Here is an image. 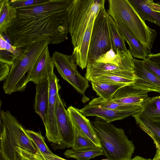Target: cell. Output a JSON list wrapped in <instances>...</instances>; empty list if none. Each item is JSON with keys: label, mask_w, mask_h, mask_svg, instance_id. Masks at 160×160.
Returning <instances> with one entry per match:
<instances>
[{"label": "cell", "mask_w": 160, "mask_h": 160, "mask_svg": "<svg viewBox=\"0 0 160 160\" xmlns=\"http://www.w3.org/2000/svg\"><path fill=\"white\" fill-rule=\"evenodd\" d=\"M8 64L0 62V81L5 80L8 76L10 70Z\"/></svg>", "instance_id": "obj_33"}, {"label": "cell", "mask_w": 160, "mask_h": 160, "mask_svg": "<svg viewBox=\"0 0 160 160\" xmlns=\"http://www.w3.org/2000/svg\"><path fill=\"white\" fill-rule=\"evenodd\" d=\"M52 68L48 75L49 82V101L47 113L43 123L46 137L54 149H60L61 141L55 113L57 99L61 87L59 80Z\"/></svg>", "instance_id": "obj_7"}, {"label": "cell", "mask_w": 160, "mask_h": 160, "mask_svg": "<svg viewBox=\"0 0 160 160\" xmlns=\"http://www.w3.org/2000/svg\"><path fill=\"white\" fill-rule=\"evenodd\" d=\"M109 15L118 18L139 42L148 57L156 38V30L149 27L141 18L128 0H109Z\"/></svg>", "instance_id": "obj_4"}, {"label": "cell", "mask_w": 160, "mask_h": 160, "mask_svg": "<svg viewBox=\"0 0 160 160\" xmlns=\"http://www.w3.org/2000/svg\"><path fill=\"white\" fill-rule=\"evenodd\" d=\"M7 41L1 34H0V50L5 49Z\"/></svg>", "instance_id": "obj_35"}, {"label": "cell", "mask_w": 160, "mask_h": 160, "mask_svg": "<svg viewBox=\"0 0 160 160\" xmlns=\"http://www.w3.org/2000/svg\"><path fill=\"white\" fill-rule=\"evenodd\" d=\"M142 61L145 66L160 79V68L150 61L148 58Z\"/></svg>", "instance_id": "obj_32"}, {"label": "cell", "mask_w": 160, "mask_h": 160, "mask_svg": "<svg viewBox=\"0 0 160 160\" xmlns=\"http://www.w3.org/2000/svg\"><path fill=\"white\" fill-rule=\"evenodd\" d=\"M105 0H72L67 8L68 29L74 48L81 43L88 27L94 21Z\"/></svg>", "instance_id": "obj_5"}, {"label": "cell", "mask_w": 160, "mask_h": 160, "mask_svg": "<svg viewBox=\"0 0 160 160\" xmlns=\"http://www.w3.org/2000/svg\"><path fill=\"white\" fill-rule=\"evenodd\" d=\"M136 123L153 140L157 149L160 150V121H152L139 113L132 116Z\"/></svg>", "instance_id": "obj_21"}, {"label": "cell", "mask_w": 160, "mask_h": 160, "mask_svg": "<svg viewBox=\"0 0 160 160\" xmlns=\"http://www.w3.org/2000/svg\"><path fill=\"white\" fill-rule=\"evenodd\" d=\"M108 15L104 7L94 21L88 62L95 60L99 56L110 51L112 48L107 22Z\"/></svg>", "instance_id": "obj_8"}, {"label": "cell", "mask_w": 160, "mask_h": 160, "mask_svg": "<svg viewBox=\"0 0 160 160\" xmlns=\"http://www.w3.org/2000/svg\"><path fill=\"white\" fill-rule=\"evenodd\" d=\"M131 160H149V159L144 158L139 156H136L132 159H131Z\"/></svg>", "instance_id": "obj_38"}, {"label": "cell", "mask_w": 160, "mask_h": 160, "mask_svg": "<svg viewBox=\"0 0 160 160\" xmlns=\"http://www.w3.org/2000/svg\"><path fill=\"white\" fill-rule=\"evenodd\" d=\"M17 17V10L8 0H0V33L6 32Z\"/></svg>", "instance_id": "obj_22"}, {"label": "cell", "mask_w": 160, "mask_h": 160, "mask_svg": "<svg viewBox=\"0 0 160 160\" xmlns=\"http://www.w3.org/2000/svg\"><path fill=\"white\" fill-rule=\"evenodd\" d=\"M0 120V154L9 160H21L16 148L33 153L36 152L24 128L9 111L1 110Z\"/></svg>", "instance_id": "obj_3"}, {"label": "cell", "mask_w": 160, "mask_h": 160, "mask_svg": "<svg viewBox=\"0 0 160 160\" xmlns=\"http://www.w3.org/2000/svg\"><path fill=\"white\" fill-rule=\"evenodd\" d=\"M85 78L88 81L104 74H113L135 80L134 65L132 63L117 65L111 63L88 62Z\"/></svg>", "instance_id": "obj_10"}, {"label": "cell", "mask_w": 160, "mask_h": 160, "mask_svg": "<svg viewBox=\"0 0 160 160\" xmlns=\"http://www.w3.org/2000/svg\"><path fill=\"white\" fill-rule=\"evenodd\" d=\"M55 66L47 46L39 57L33 67L26 75L24 82L26 87L27 83L32 82L37 84L48 78L50 70Z\"/></svg>", "instance_id": "obj_14"}, {"label": "cell", "mask_w": 160, "mask_h": 160, "mask_svg": "<svg viewBox=\"0 0 160 160\" xmlns=\"http://www.w3.org/2000/svg\"><path fill=\"white\" fill-rule=\"evenodd\" d=\"M52 58L61 77L81 94H84L89 86L88 81L78 72L73 55H65L55 51Z\"/></svg>", "instance_id": "obj_9"}, {"label": "cell", "mask_w": 160, "mask_h": 160, "mask_svg": "<svg viewBox=\"0 0 160 160\" xmlns=\"http://www.w3.org/2000/svg\"><path fill=\"white\" fill-rule=\"evenodd\" d=\"M142 109L141 106L137 108L124 110L104 108L98 106H91L88 104L80 109L85 117L94 116L100 117L107 122L121 120L129 116L139 113Z\"/></svg>", "instance_id": "obj_13"}, {"label": "cell", "mask_w": 160, "mask_h": 160, "mask_svg": "<svg viewBox=\"0 0 160 160\" xmlns=\"http://www.w3.org/2000/svg\"><path fill=\"white\" fill-rule=\"evenodd\" d=\"M74 131V138L71 149L75 151L88 150L97 147L71 119Z\"/></svg>", "instance_id": "obj_26"}, {"label": "cell", "mask_w": 160, "mask_h": 160, "mask_svg": "<svg viewBox=\"0 0 160 160\" xmlns=\"http://www.w3.org/2000/svg\"><path fill=\"white\" fill-rule=\"evenodd\" d=\"M55 113L61 141L60 149L71 148L74 138L73 126L69 114L59 94L56 101Z\"/></svg>", "instance_id": "obj_11"}, {"label": "cell", "mask_w": 160, "mask_h": 160, "mask_svg": "<svg viewBox=\"0 0 160 160\" xmlns=\"http://www.w3.org/2000/svg\"><path fill=\"white\" fill-rule=\"evenodd\" d=\"M89 81H96L107 83L130 85L134 83L135 80L118 75L104 74L92 78Z\"/></svg>", "instance_id": "obj_30"}, {"label": "cell", "mask_w": 160, "mask_h": 160, "mask_svg": "<svg viewBox=\"0 0 160 160\" xmlns=\"http://www.w3.org/2000/svg\"><path fill=\"white\" fill-rule=\"evenodd\" d=\"M21 159H22V160H26L24 159L23 158H21Z\"/></svg>", "instance_id": "obj_41"}, {"label": "cell", "mask_w": 160, "mask_h": 160, "mask_svg": "<svg viewBox=\"0 0 160 160\" xmlns=\"http://www.w3.org/2000/svg\"><path fill=\"white\" fill-rule=\"evenodd\" d=\"M88 104L91 106H98L106 109L120 110H128L142 106L118 102L112 100H105L99 97L93 98L89 102Z\"/></svg>", "instance_id": "obj_27"}, {"label": "cell", "mask_w": 160, "mask_h": 160, "mask_svg": "<svg viewBox=\"0 0 160 160\" xmlns=\"http://www.w3.org/2000/svg\"><path fill=\"white\" fill-rule=\"evenodd\" d=\"M68 6L34 14L17 12L12 26L6 32L13 46L26 49L42 40L49 39L50 44H58L67 39Z\"/></svg>", "instance_id": "obj_1"}, {"label": "cell", "mask_w": 160, "mask_h": 160, "mask_svg": "<svg viewBox=\"0 0 160 160\" xmlns=\"http://www.w3.org/2000/svg\"><path fill=\"white\" fill-rule=\"evenodd\" d=\"M151 4L153 8L156 11L160 12V3H155L153 0H151Z\"/></svg>", "instance_id": "obj_36"}, {"label": "cell", "mask_w": 160, "mask_h": 160, "mask_svg": "<svg viewBox=\"0 0 160 160\" xmlns=\"http://www.w3.org/2000/svg\"><path fill=\"white\" fill-rule=\"evenodd\" d=\"M94 22L87 28L81 43L79 46L74 48L72 53L77 65L82 69L87 66L91 37Z\"/></svg>", "instance_id": "obj_20"}, {"label": "cell", "mask_w": 160, "mask_h": 160, "mask_svg": "<svg viewBox=\"0 0 160 160\" xmlns=\"http://www.w3.org/2000/svg\"><path fill=\"white\" fill-rule=\"evenodd\" d=\"M50 44L49 39L31 44L11 67L9 74L4 81L3 86L6 94H10L17 91H23L25 78L34 66L46 47Z\"/></svg>", "instance_id": "obj_6"}, {"label": "cell", "mask_w": 160, "mask_h": 160, "mask_svg": "<svg viewBox=\"0 0 160 160\" xmlns=\"http://www.w3.org/2000/svg\"><path fill=\"white\" fill-rule=\"evenodd\" d=\"M107 22L112 48L116 52L117 50L120 52H126L127 49L125 40L119 32L116 24L112 17L108 15Z\"/></svg>", "instance_id": "obj_24"}, {"label": "cell", "mask_w": 160, "mask_h": 160, "mask_svg": "<svg viewBox=\"0 0 160 160\" xmlns=\"http://www.w3.org/2000/svg\"><path fill=\"white\" fill-rule=\"evenodd\" d=\"M49 0H12L9 1L10 4L16 9L34 6L41 4Z\"/></svg>", "instance_id": "obj_31"}, {"label": "cell", "mask_w": 160, "mask_h": 160, "mask_svg": "<svg viewBox=\"0 0 160 160\" xmlns=\"http://www.w3.org/2000/svg\"><path fill=\"white\" fill-rule=\"evenodd\" d=\"M142 107L141 116L151 121H160V96L149 97Z\"/></svg>", "instance_id": "obj_23"}, {"label": "cell", "mask_w": 160, "mask_h": 160, "mask_svg": "<svg viewBox=\"0 0 160 160\" xmlns=\"http://www.w3.org/2000/svg\"><path fill=\"white\" fill-rule=\"evenodd\" d=\"M49 101V82L45 79L36 84V95L34 104L35 112L44 123L47 113Z\"/></svg>", "instance_id": "obj_17"}, {"label": "cell", "mask_w": 160, "mask_h": 160, "mask_svg": "<svg viewBox=\"0 0 160 160\" xmlns=\"http://www.w3.org/2000/svg\"><path fill=\"white\" fill-rule=\"evenodd\" d=\"M91 122L101 148L109 160H131L135 147L124 130L110 122L95 120Z\"/></svg>", "instance_id": "obj_2"}, {"label": "cell", "mask_w": 160, "mask_h": 160, "mask_svg": "<svg viewBox=\"0 0 160 160\" xmlns=\"http://www.w3.org/2000/svg\"><path fill=\"white\" fill-rule=\"evenodd\" d=\"M128 1L143 21L148 20L160 27V12L153 8L151 0Z\"/></svg>", "instance_id": "obj_19"}, {"label": "cell", "mask_w": 160, "mask_h": 160, "mask_svg": "<svg viewBox=\"0 0 160 160\" xmlns=\"http://www.w3.org/2000/svg\"><path fill=\"white\" fill-rule=\"evenodd\" d=\"M149 159V160H152V159Z\"/></svg>", "instance_id": "obj_42"}, {"label": "cell", "mask_w": 160, "mask_h": 160, "mask_svg": "<svg viewBox=\"0 0 160 160\" xmlns=\"http://www.w3.org/2000/svg\"><path fill=\"white\" fill-rule=\"evenodd\" d=\"M64 154L68 158H72L78 160H89L96 156L104 155L102 149L97 147L88 150L77 151L69 149Z\"/></svg>", "instance_id": "obj_28"}, {"label": "cell", "mask_w": 160, "mask_h": 160, "mask_svg": "<svg viewBox=\"0 0 160 160\" xmlns=\"http://www.w3.org/2000/svg\"><path fill=\"white\" fill-rule=\"evenodd\" d=\"M148 58L160 68V52L156 54H152Z\"/></svg>", "instance_id": "obj_34"}, {"label": "cell", "mask_w": 160, "mask_h": 160, "mask_svg": "<svg viewBox=\"0 0 160 160\" xmlns=\"http://www.w3.org/2000/svg\"><path fill=\"white\" fill-rule=\"evenodd\" d=\"M0 160H9L6 158L4 156L0 154Z\"/></svg>", "instance_id": "obj_39"}, {"label": "cell", "mask_w": 160, "mask_h": 160, "mask_svg": "<svg viewBox=\"0 0 160 160\" xmlns=\"http://www.w3.org/2000/svg\"><path fill=\"white\" fill-rule=\"evenodd\" d=\"M152 160H160V150L157 149L156 153Z\"/></svg>", "instance_id": "obj_37"}, {"label": "cell", "mask_w": 160, "mask_h": 160, "mask_svg": "<svg viewBox=\"0 0 160 160\" xmlns=\"http://www.w3.org/2000/svg\"><path fill=\"white\" fill-rule=\"evenodd\" d=\"M149 97L147 92L136 88L131 84L120 88L115 93L112 100L118 102L142 107Z\"/></svg>", "instance_id": "obj_15"}, {"label": "cell", "mask_w": 160, "mask_h": 160, "mask_svg": "<svg viewBox=\"0 0 160 160\" xmlns=\"http://www.w3.org/2000/svg\"><path fill=\"white\" fill-rule=\"evenodd\" d=\"M135 82L132 85L148 93L154 92L160 93V79L144 65L142 60L134 58Z\"/></svg>", "instance_id": "obj_12"}, {"label": "cell", "mask_w": 160, "mask_h": 160, "mask_svg": "<svg viewBox=\"0 0 160 160\" xmlns=\"http://www.w3.org/2000/svg\"><path fill=\"white\" fill-rule=\"evenodd\" d=\"M67 110L71 119L79 128L97 147L101 148L99 140L89 120L82 114L80 109L70 106L68 108Z\"/></svg>", "instance_id": "obj_18"}, {"label": "cell", "mask_w": 160, "mask_h": 160, "mask_svg": "<svg viewBox=\"0 0 160 160\" xmlns=\"http://www.w3.org/2000/svg\"><path fill=\"white\" fill-rule=\"evenodd\" d=\"M93 89L99 97L105 100H112L115 93L121 88L128 85L91 81Z\"/></svg>", "instance_id": "obj_25"}, {"label": "cell", "mask_w": 160, "mask_h": 160, "mask_svg": "<svg viewBox=\"0 0 160 160\" xmlns=\"http://www.w3.org/2000/svg\"><path fill=\"white\" fill-rule=\"evenodd\" d=\"M101 160H109L108 159H102Z\"/></svg>", "instance_id": "obj_40"}, {"label": "cell", "mask_w": 160, "mask_h": 160, "mask_svg": "<svg viewBox=\"0 0 160 160\" xmlns=\"http://www.w3.org/2000/svg\"><path fill=\"white\" fill-rule=\"evenodd\" d=\"M25 132L35 146L37 151L49 154H53L49 149L45 142V138L40 131L35 132L33 131L24 129Z\"/></svg>", "instance_id": "obj_29"}, {"label": "cell", "mask_w": 160, "mask_h": 160, "mask_svg": "<svg viewBox=\"0 0 160 160\" xmlns=\"http://www.w3.org/2000/svg\"><path fill=\"white\" fill-rule=\"evenodd\" d=\"M111 16L117 24L118 30L124 40L128 43L129 51L132 57L145 60L148 58L145 51L139 42L115 16Z\"/></svg>", "instance_id": "obj_16"}]
</instances>
